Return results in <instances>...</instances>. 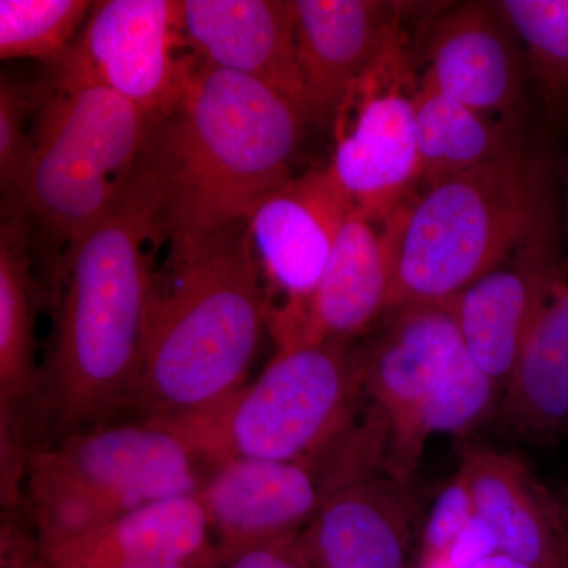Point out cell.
<instances>
[{
	"label": "cell",
	"instance_id": "16",
	"mask_svg": "<svg viewBox=\"0 0 568 568\" xmlns=\"http://www.w3.org/2000/svg\"><path fill=\"white\" fill-rule=\"evenodd\" d=\"M179 26L201 61L275 89L310 121L295 43L293 2L179 0Z\"/></svg>",
	"mask_w": 568,
	"mask_h": 568
},
{
	"label": "cell",
	"instance_id": "18",
	"mask_svg": "<svg viewBox=\"0 0 568 568\" xmlns=\"http://www.w3.org/2000/svg\"><path fill=\"white\" fill-rule=\"evenodd\" d=\"M518 44L491 2L465 3L433 24L420 80L480 114L510 121L525 88Z\"/></svg>",
	"mask_w": 568,
	"mask_h": 568
},
{
	"label": "cell",
	"instance_id": "12",
	"mask_svg": "<svg viewBox=\"0 0 568 568\" xmlns=\"http://www.w3.org/2000/svg\"><path fill=\"white\" fill-rule=\"evenodd\" d=\"M560 283L551 212L504 263L452 298L466 353L504 390Z\"/></svg>",
	"mask_w": 568,
	"mask_h": 568
},
{
	"label": "cell",
	"instance_id": "4",
	"mask_svg": "<svg viewBox=\"0 0 568 568\" xmlns=\"http://www.w3.org/2000/svg\"><path fill=\"white\" fill-rule=\"evenodd\" d=\"M551 212L548 171L523 148L425 186L407 207L387 312L457 297L504 263Z\"/></svg>",
	"mask_w": 568,
	"mask_h": 568
},
{
	"label": "cell",
	"instance_id": "19",
	"mask_svg": "<svg viewBox=\"0 0 568 568\" xmlns=\"http://www.w3.org/2000/svg\"><path fill=\"white\" fill-rule=\"evenodd\" d=\"M43 568H222L197 493L138 508L103 528L40 548Z\"/></svg>",
	"mask_w": 568,
	"mask_h": 568
},
{
	"label": "cell",
	"instance_id": "7",
	"mask_svg": "<svg viewBox=\"0 0 568 568\" xmlns=\"http://www.w3.org/2000/svg\"><path fill=\"white\" fill-rule=\"evenodd\" d=\"M365 351L347 339L282 347L252 384L201 416L163 424L213 469L235 458L304 462L349 428L365 399Z\"/></svg>",
	"mask_w": 568,
	"mask_h": 568
},
{
	"label": "cell",
	"instance_id": "25",
	"mask_svg": "<svg viewBox=\"0 0 568 568\" xmlns=\"http://www.w3.org/2000/svg\"><path fill=\"white\" fill-rule=\"evenodd\" d=\"M491 7L523 44L548 111L568 121V0H500Z\"/></svg>",
	"mask_w": 568,
	"mask_h": 568
},
{
	"label": "cell",
	"instance_id": "33",
	"mask_svg": "<svg viewBox=\"0 0 568 568\" xmlns=\"http://www.w3.org/2000/svg\"><path fill=\"white\" fill-rule=\"evenodd\" d=\"M310 568V567H308Z\"/></svg>",
	"mask_w": 568,
	"mask_h": 568
},
{
	"label": "cell",
	"instance_id": "2",
	"mask_svg": "<svg viewBox=\"0 0 568 568\" xmlns=\"http://www.w3.org/2000/svg\"><path fill=\"white\" fill-rule=\"evenodd\" d=\"M156 241H164L159 201L140 160L110 211L74 242L54 275L61 295L43 372L50 444L126 409Z\"/></svg>",
	"mask_w": 568,
	"mask_h": 568
},
{
	"label": "cell",
	"instance_id": "13",
	"mask_svg": "<svg viewBox=\"0 0 568 568\" xmlns=\"http://www.w3.org/2000/svg\"><path fill=\"white\" fill-rule=\"evenodd\" d=\"M335 495L323 458H235L216 466L197 497L223 556L250 545L297 537Z\"/></svg>",
	"mask_w": 568,
	"mask_h": 568
},
{
	"label": "cell",
	"instance_id": "22",
	"mask_svg": "<svg viewBox=\"0 0 568 568\" xmlns=\"http://www.w3.org/2000/svg\"><path fill=\"white\" fill-rule=\"evenodd\" d=\"M497 409L511 439L551 446L567 435L568 284L537 317Z\"/></svg>",
	"mask_w": 568,
	"mask_h": 568
},
{
	"label": "cell",
	"instance_id": "21",
	"mask_svg": "<svg viewBox=\"0 0 568 568\" xmlns=\"http://www.w3.org/2000/svg\"><path fill=\"white\" fill-rule=\"evenodd\" d=\"M386 315V331L365 351L364 386L392 432L439 386L463 339L452 298L395 306Z\"/></svg>",
	"mask_w": 568,
	"mask_h": 568
},
{
	"label": "cell",
	"instance_id": "1",
	"mask_svg": "<svg viewBox=\"0 0 568 568\" xmlns=\"http://www.w3.org/2000/svg\"><path fill=\"white\" fill-rule=\"evenodd\" d=\"M168 242L153 272L129 405L140 420L178 424L245 386L268 297L248 223Z\"/></svg>",
	"mask_w": 568,
	"mask_h": 568
},
{
	"label": "cell",
	"instance_id": "17",
	"mask_svg": "<svg viewBox=\"0 0 568 568\" xmlns=\"http://www.w3.org/2000/svg\"><path fill=\"white\" fill-rule=\"evenodd\" d=\"M417 517L413 481L376 474L328 496L298 547L310 568H414Z\"/></svg>",
	"mask_w": 568,
	"mask_h": 568
},
{
	"label": "cell",
	"instance_id": "8",
	"mask_svg": "<svg viewBox=\"0 0 568 568\" xmlns=\"http://www.w3.org/2000/svg\"><path fill=\"white\" fill-rule=\"evenodd\" d=\"M414 74L403 33L362 80L334 118L328 173L353 211L384 220L420 183Z\"/></svg>",
	"mask_w": 568,
	"mask_h": 568
},
{
	"label": "cell",
	"instance_id": "31",
	"mask_svg": "<svg viewBox=\"0 0 568 568\" xmlns=\"http://www.w3.org/2000/svg\"><path fill=\"white\" fill-rule=\"evenodd\" d=\"M416 568H447L444 567L443 564L437 562H420L416 564ZM473 568H534L528 566V564L519 562V560L510 558V556L503 555V552H497V555L491 556L484 562L477 564L476 567Z\"/></svg>",
	"mask_w": 568,
	"mask_h": 568
},
{
	"label": "cell",
	"instance_id": "32",
	"mask_svg": "<svg viewBox=\"0 0 568 568\" xmlns=\"http://www.w3.org/2000/svg\"><path fill=\"white\" fill-rule=\"evenodd\" d=\"M560 503H562L564 511H566V517L568 521V485L566 487L558 489Z\"/></svg>",
	"mask_w": 568,
	"mask_h": 568
},
{
	"label": "cell",
	"instance_id": "30",
	"mask_svg": "<svg viewBox=\"0 0 568 568\" xmlns=\"http://www.w3.org/2000/svg\"><path fill=\"white\" fill-rule=\"evenodd\" d=\"M222 568H308L298 536L235 549L223 556Z\"/></svg>",
	"mask_w": 568,
	"mask_h": 568
},
{
	"label": "cell",
	"instance_id": "27",
	"mask_svg": "<svg viewBox=\"0 0 568 568\" xmlns=\"http://www.w3.org/2000/svg\"><path fill=\"white\" fill-rule=\"evenodd\" d=\"M40 99V85L2 77L0 82V182L7 194L17 196L29 155H31L32 121Z\"/></svg>",
	"mask_w": 568,
	"mask_h": 568
},
{
	"label": "cell",
	"instance_id": "24",
	"mask_svg": "<svg viewBox=\"0 0 568 568\" xmlns=\"http://www.w3.org/2000/svg\"><path fill=\"white\" fill-rule=\"evenodd\" d=\"M504 388L466 353L459 351L454 365L432 392L390 432L386 473L413 481L426 443L436 435L462 436L473 432L499 407Z\"/></svg>",
	"mask_w": 568,
	"mask_h": 568
},
{
	"label": "cell",
	"instance_id": "23",
	"mask_svg": "<svg viewBox=\"0 0 568 568\" xmlns=\"http://www.w3.org/2000/svg\"><path fill=\"white\" fill-rule=\"evenodd\" d=\"M416 125L424 189L521 149L511 121L480 114L422 80Z\"/></svg>",
	"mask_w": 568,
	"mask_h": 568
},
{
	"label": "cell",
	"instance_id": "9",
	"mask_svg": "<svg viewBox=\"0 0 568 568\" xmlns=\"http://www.w3.org/2000/svg\"><path fill=\"white\" fill-rule=\"evenodd\" d=\"M183 47L175 0H103L48 81L102 85L153 121L179 102L200 63L179 54Z\"/></svg>",
	"mask_w": 568,
	"mask_h": 568
},
{
	"label": "cell",
	"instance_id": "11",
	"mask_svg": "<svg viewBox=\"0 0 568 568\" xmlns=\"http://www.w3.org/2000/svg\"><path fill=\"white\" fill-rule=\"evenodd\" d=\"M353 212L327 166L293 178L254 209L250 237L268 287L283 304L268 312L276 343L304 313L321 282L336 235Z\"/></svg>",
	"mask_w": 568,
	"mask_h": 568
},
{
	"label": "cell",
	"instance_id": "6",
	"mask_svg": "<svg viewBox=\"0 0 568 568\" xmlns=\"http://www.w3.org/2000/svg\"><path fill=\"white\" fill-rule=\"evenodd\" d=\"M151 125L140 108L102 85L44 81L13 212L65 246V256L122 193Z\"/></svg>",
	"mask_w": 568,
	"mask_h": 568
},
{
	"label": "cell",
	"instance_id": "15",
	"mask_svg": "<svg viewBox=\"0 0 568 568\" xmlns=\"http://www.w3.org/2000/svg\"><path fill=\"white\" fill-rule=\"evenodd\" d=\"M293 9L310 121L334 122L351 88L403 36V3L293 0Z\"/></svg>",
	"mask_w": 568,
	"mask_h": 568
},
{
	"label": "cell",
	"instance_id": "10",
	"mask_svg": "<svg viewBox=\"0 0 568 568\" xmlns=\"http://www.w3.org/2000/svg\"><path fill=\"white\" fill-rule=\"evenodd\" d=\"M32 231L10 212L0 227V448L2 491L17 495L29 459L48 435L44 377L36 358L40 287L32 274Z\"/></svg>",
	"mask_w": 568,
	"mask_h": 568
},
{
	"label": "cell",
	"instance_id": "28",
	"mask_svg": "<svg viewBox=\"0 0 568 568\" xmlns=\"http://www.w3.org/2000/svg\"><path fill=\"white\" fill-rule=\"evenodd\" d=\"M476 514L473 489L466 470L458 466L454 477L444 485L433 500L418 540L417 560L433 559L444 555L455 538L466 528Z\"/></svg>",
	"mask_w": 568,
	"mask_h": 568
},
{
	"label": "cell",
	"instance_id": "20",
	"mask_svg": "<svg viewBox=\"0 0 568 568\" xmlns=\"http://www.w3.org/2000/svg\"><path fill=\"white\" fill-rule=\"evenodd\" d=\"M466 470L476 511L495 532L503 555L534 568H568V521L552 491L511 452L466 444Z\"/></svg>",
	"mask_w": 568,
	"mask_h": 568
},
{
	"label": "cell",
	"instance_id": "5",
	"mask_svg": "<svg viewBox=\"0 0 568 568\" xmlns=\"http://www.w3.org/2000/svg\"><path fill=\"white\" fill-rule=\"evenodd\" d=\"M189 440L156 422H106L32 455L24 495L40 548L84 536L138 508L197 493Z\"/></svg>",
	"mask_w": 568,
	"mask_h": 568
},
{
	"label": "cell",
	"instance_id": "29",
	"mask_svg": "<svg viewBox=\"0 0 568 568\" xmlns=\"http://www.w3.org/2000/svg\"><path fill=\"white\" fill-rule=\"evenodd\" d=\"M497 552L500 551L495 532L476 511L444 555L433 559L417 560V562L435 560L447 568H473Z\"/></svg>",
	"mask_w": 568,
	"mask_h": 568
},
{
	"label": "cell",
	"instance_id": "3",
	"mask_svg": "<svg viewBox=\"0 0 568 568\" xmlns=\"http://www.w3.org/2000/svg\"><path fill=\"white\" fill-rule=\"evenodd\" d=\"M308 122L275 89L200 59L179 102L153 119L141 156L164 241L248 223L293 179Z\"/></svg>",
	"mask_w": 568,
	"mask_h": 568
},
{
	"label": "cell",
	"instance_id": "26",
	"mask_svg": "<svg viewBox=\"0 0 568 568\" xmlns=\"http://www.w3.org/2000/svg\"><path fill=\"white\" fill-rule=\"evenodd\" d=\"M95 2L89 0H0V58L62 61Z\"/></svg>",
	"mask_w": 568,
	"mask_h": 568
},
{
	"label": "cell",
	"instance_id": "14",
	"mask_svg": "<svg viewBox=\"0 0 568 568\" xmlns=\"http://www.w3.org/2000/svg\"><path fill=\"white\" fill-rule=\"evenodd\" d=\"M409 200L387 219L353 211L346 216L315 294L278 349L347 339L386 315Z\"/></svg>",
	"mask_w": 568,
	"mask_h": 568
}]
</instances>
